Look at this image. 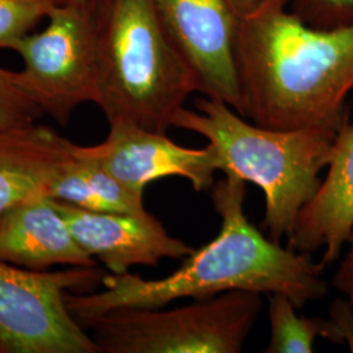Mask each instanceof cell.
Segmentation results:
<instances>
[{
  "instance_id": "21",
  "label": "cell",
  "mask_w": 353,
  "mask_h": 353,
  "mask_svg": "<svg viewBox=\"0 0 353 353\" xmlns=\"http://www.w3.org/2000/svg\"><path fill=\"white\" fill-rule=\"evenodd\" d=\"M234 10L241 21H246L254 17H258L263 13L287 8L292 0H228Z\"/></svg>"
},
{
  "instance_id": "17",
  "label": "cell",
  "mask_w": 353,
  "mask_h": 353,
  "mask_svg": "<svg viewBox=\"0 0 353 353\" xmlns=\"http://www.w3.org/2000/svg\"><path fill=\"white\" fill-rule=\"evenodd\" d=\"M43 113L17 85L14 72L0 67V128L34 125Z\"/></svg>"
},
{
  "instance_id": "18",
  "label": "cell",
  "mask_w": 353,
  "mask_h": 353,
  "mask_svg": "<svg viewBox=\"0 0 353 353\" xmlns=\"http://www.w3.org/2000/svg\"><path fill=\"white\" fill-rule=\"evenodd\" d=\"M290 12L314 28H335L353 23V0H292Z\"/></svg>"
},
{
  "instance_id": "13",
  "label": "cell",
  "mask_w": 353,
  "mask_h": 353,
  "mask_svg": "<svg viewBox=\"0 0 353 353\" xmlns=\"http://www.w3.org/2000/svg\"><path fill=\"white\" fill-rule=\"evenodd\" d=\"M75 143L48 126L0 128V219L51 185L75 157Z\"/></svg>"
},
{
  "instance_id": "8",
  "label": "cell",
  "mask_w": 353,
  "mask_h": 353,
  "mask_svg": "<svg viewBox=\"0 0 353 353\" xmlns=\"http://www.w3.org/2000/svg\"><path fill=\"white\" fill-rule=\"evenodd\" d=\"M204 97L243 117L239 67L241 21L228 0H152Z\"/></svg>"
},
{
  "instance_id": "12",
  "label": "cell",
  "mask_w": 353,
  "mask_h": 353,
  "mask_svg": "<svg viewBox=\"0 0 353 353\" xmlns=\"http://www.w3.org/2000/svg\"><path fill=\"white\" fill-rule=\"evenodd\" d=\"M0 261L32 271L59 265H97L77 243L58 204L48 195L20 203L0 219Z\"/></svg>"
},
{
  "instance_id": "22",
  "label": "cell",
  "mask_w": 353,
  "mask_h": 353,
  "mask_svg": "<svg viewBox=\"0 0 353 353\" xmlns=\"http://www.w3.org/2000/svg\"><path fill=\"white\" fill-rule=\"evenodd\" d=\"M96 0H62V3H77V4H84V3H93Z\"/></svg>"
},
{
  "instance_id": "19",
  "label": "cell",
  "mask_w": 353,
  "mask_h": 353,
  "mask_svg": "<svg viewBox=\"0 0 353 353\" xmlns=\"http://www.w3.org/2000/svg\"><path fill=\"white\" fill-rule=\"evenodd\" d=\"M332 343H347L353 352V307L347 300H336L331 305Z\"/></svg>"
},
{
  "instance_id": "14",
  "label": "cell",
  "mask_w": 353,
  "mask_h": 353,
  "mask_svg": "<svg viewBox=\"0 0 353 353\" xmlns=\"http://www.w3.org/2000/svg\"><path fill=\"white\" fill-rule=\"evenodd\" d=\"M48 196L94 212H148L144 207L143 191L128 188L100 165L76 153L74 160L51 185Z\"/></svg>"
},
{
  "instance_id": "7",
  "label": "cell",
  "mask_w": 353,
  "mask_h": 353,
  "mask_svg": "<svg viewBox=\"0 0 353 353\" xmlns=\"http://www.w3.org/2000/svg\"><path fill=\"white\" fill-rule=\"evenodd\" d=\"M103 276L97 265L49 272L0 261V353H100L65 293L92 292Z\"/></svg>"
},
{
  "instance_id": "4",
  "label": "cell",
  "mask_w": 353,
  "mask_h": 353,
  "mask_svg": "<svg viewBox=\"0 0 353 353\" xmlns=\"http://www.w3.org/2000/svg\"><path fill=\"white\" fill-rule=\"evenodd\" d=\"M96 29V105L108 122L168 134L199 87L153 1L97 0Z\"/></svg>"
},
{
  "instance_id": "1",
  "label": "cell",
  "mask_w": 353,
  "mask_h": 353,
  "mask_svg": "<svg viewBox=\"0 0 353 353\" xmlns=\"http://www.w3.org/2000/svg\"><path fill=\"white\" fill-rule=\"evenodd\" d=\"M210 191L220 217L214 240L191 252L183 265L165 278L110 274L103 276L100 292H67L65 305L80 326L85 328L96 318L118 309H160L178 300L230 290L263 296L283 293L297 309L327 294L326 265L314 262L310 252H296L265 239L249 221L245 214L246 182L225 176Z\"/></svg>"
},
{
  "instance_id": "9",
  "label": "cell",
  "mask_w": 353,
  "mask_h": 353,
  "mask_svg": "<svg viewBox=\"0 0 353 353\" xmlns=\"http://www.w3.org/2000/svg\"><path fill=\"white\" fill-rule=\"evenodd\" d=\"M100 144L75 145L77 156L100 165L119 182L143 191L165 176H182L196 192L212 189L217 172L210 145L192 150L178 145L166 134L127 122H112Z\"/></svg>"
},
{
  "instance_id": "6",
  "label": "cell",
  "mask_w": 353,
  "mask_h": 353,
  "mask_svg": "<svg viewBox=\"0 0 353 353\" xmlns=\"http://www.w3.org/2000/svg\"><path fill=\"white\" fill-rule=\"evenodd\" d=\"M96 1L59 3L43 30L29 33L12 48L24 62L14 72L17 85L62 126L80 105L97 100Z\"/></svg>"
},
{
  "instance_id": "10",
  "label": "cell",
  "mask_w": 353,
  "mask_h": 353,
  "mask_svg": "<svg viewBox=\"0 0 353 353\" xmlns=\"http://www.w3.org/2000/svg\"><path fill=\"white\" fill-rule=\"evenodd\" d=\"M57 204L81 249L114 275L130 272L135 265L156 267L163 259L186 258L195 250L172 237L150 212H94Z\"/></svg>"
},
{
  "instance_id": "5",
  "label": "cell",
  "mask_w": 353,
  "mask_h": 353,
  "mask_svg": "<svg viewBox=\"0 0 353 353\" xmlns=\"http://www.w3.org/2000/svg\"><path fill=\"white\" fill-rule=\"evenodd\" d=\"M262 296L230 290L176 307L118 309L85 330L100 353H240L263 309Z\"/></svg>"
},
{
  "instance_id": "15",
  "label": "cell",
  "mask_w": 353,
  "mask_h": 353,
  "mask_svg": "<svg viewBox=\"0 0 353 353\" xmlns=\"http://www.w3.org/2000/svg\"><path fill=\"white\" fill-rule=\"evenodd\" d=\"M270 341L265 353H312L318 338L332 341L331 322L319 316H301L283 293L267 294Z\"/></svg>"
},
{
  "instance_id": "20",
  "label": "cell",
  "mask_w": 353,
  "mask_h": 353,
  "mask_svg": "<svg viewBox=\"0 0 353 353\" xmlns=\"http://www.w3.org/2000/svg\"><path fill=\"white\" fill-rule=\"evenodd\" d=\"M345 246L347 250L332 275L331 284L353 307V229L350 239L345 242Z\"/></svg>"
},
{
  "instance_id": "16",
  "label": "cell",
  "mask_w": 353,
  "mask_h": 353,
  "mask_svg": "<svg viewBox=\"0 0 353 353\" xmlns=\"http://www.w3.org/2000/svg\"><path fill=\"white\" fill-rule=\"evenodd\" d=\"M62 0H0V49H11Z\"/></svg>"
},
{
  "instance_id": "3",
  "label": "cell",
  "mask_w": 353,
  "mask_h": 353,
  "mask_svg": "<svg viewBox=\"0 0 353 353\" xmlns=\"http://www.w3.org/2000/svg\"><path fill=\"white\" fill-rule=\"evenodd\" d=\"M174 127L208 140L217 172L256 185L265 194L268 239H290L303 207L319 189L321 172L339 128L276 130L249 122L225 102L202 97L183 109Z\"/></svg>"
},
{
  "instance_id": "11",
  "label": "cell",
  "mask_w": 353,
  "mask_h": 353,
  "mask_svg": "<svg viewBox=\"0 0 353 353\" xmlns=\"http://www.w3.org/2000/svg\"><path fill=\"white\" fill-rule=\"evenodd\" d=\"M353 229V123L341 125L328 156L327 174L297 219L288 239L296 252L322 250L321 263L341 258Z\"/></svg>"
},
{
  "instance_id": "2",
  "label": "cell",
  "mask_w": 353,
  "mask_h": 353,
  "mask_svg": "<svg viewBox=\"0 0 353 353\" xmlns=\"http://www.w3.org/2000/svg\"><path fill=\"white\" fill-rule=\"evenodd\" d=\"M243 117L276 130L341 128L353 90V23L305 24L287 8L242 21Z\"/></svg>"
}]
</instances>
